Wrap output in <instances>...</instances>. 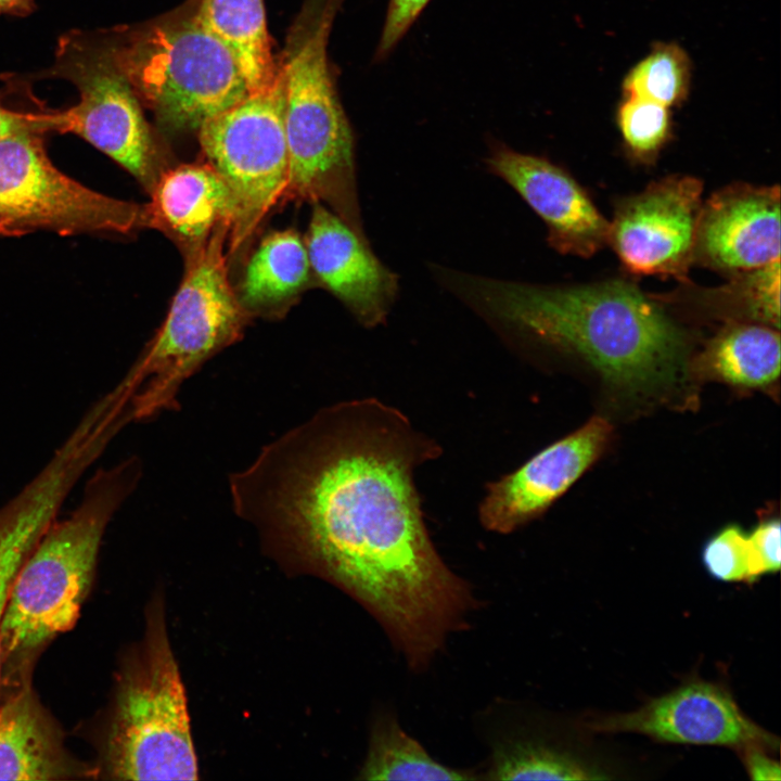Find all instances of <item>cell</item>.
<instances>
[{"instance_id": "6da1fadb", "label": "cell", "mask_w": 781, "mask_h": 781, "mask_svg": "<svg viewBox=\"0 0 781 781\" xmlns=\"http://www.w3.org/2000/svg\"><path fill=\"white\" fill-rule=\"evenodd\" d=\"M440 453L400 410L362 398L320 409L229 477L235 514L350 593L417 671L475 606L431 540L414 484Z\"/></svg>"}, {"instance_id": "7a4b0ae2", "label": "cell", "mask_w": 781, "mask_h": 781, "mask_svg": "<svg viewBox=\"0 0 781 781\" xmlns=\"http://www.w3.org/2000/svg\"><path fill=\"white\" fill-rule=\"evenodd\" d=\"M435 281L509 338L578 355L629 393L673 386L681 376L687 335L662 303L625 280L542 285L432 264Z\"/></svg>"}, {"instance_id": "3957f363", "label": "cell", "mask_w": 781, "mask_h": 781, "mask_svg": "<svg viewBox=\"0 0 781 781\" xmlns=\"http://www.w3.org/2000/svg\"><path fill=\"white\" fill-rule=\"evenodd\" d=\"M141 476L136 456L97 470L78 505L67 517L55 518L26 556L3 612L0 683L33 675L44 648L76 624L106 528Z\"/></svg>"}, {"instance_id": "277c9868", "label": "cell", "mask_w": 781, "mask_h": 781, "mask_svg": "<svg viewBox=\"0 0 781 781\" xmlns=\"http://www.w3.org/2000/svg\"><path fill=\"white\" fill-rule=\"evenodd\" d=\"M345 0H303L278 56L289 152L286 196L343 207L358 194L355 137L336 90L328 43Z\"/></svg>"}, {"instance_id": "5b68a950", "label": "cell", "mask_w": 781, "mask_h": 781, "mask_svg": "<svg viewBox=\"0 0 781 781\" xmlns=\"http://www.w3.org/2000/svg\"><path fill=\"white\" fill-rule=\"evenodd\" d=\"M197 0L130 27L108 29L116 62L141 105L169 133L196 131L248 94L229 48L197 18Z\"/></svg>"}, {"instance_id": "8992f818", "label": "cell", "mask_w": 781, "mask_h": 781, "mask_svg": "<svg viewBox=\"0 0 781 781\" xmlns=\"http://www.w3.org/2000/svg\"><path fill=\"white\" fill-rule=\"evenodd\" d=\"M102 739L99 774L116 780H196L184 686L163 601L148 609L140 643L123 661Z\"/></svg>"}, {"instance_id": "52a82bcc", "label": "cell", "mask_w": 781, "mask_h": 781, "mask_svg": "<svg viewBox=\"0 0 781 781\" xmlns=\"http://www.w3.org/2000/svg\"><path fill=\"white\" fill-rule=\"evenodd\" d=\"M230 225L184 260L185 271L167 316L121 380L132 421L178 408L182 384L213 356L243 337L251 319L229 278L225 252Z\"/></svg>"}, {"instance_id": "ba28073f", "label": "cell", "mask_w": 781, "mask_h": 781, "mask_svg": "<svg viewBox=\"0 0 781 781\" xmlns=\"http://www.w3.org/2000/svg\"><path fill=\"white\" fill-rule=\"evenodd\" d=\"M71 81L78 103L57 113V131L75 133L124 167L150 195L171 156L144 117L113 53L108 29L71 30L42 77Z\"/></svg>"}, {"instance_id": "9c48e42d", "label": "cell", "mask_w": 781, "mask_h": 781, "mask_svg": "<svg viewBox=\"0 0 781 781\" xmlns=\"http://www.w3.org/2000/svg\"><path fill=\"white\" fill-rule=\"evenodd\" d=\"M197 136L204 162L225 181L235 206L228 235L230 267L246 256L261 222L284 200L289 152L280 67L270 86L207 120Z\"/></svg>"}, {"instance_id": "30bf717a", "label": "cell", "mask_w": 781, "mask_h": 781, "mask_svg": "<svg viewBox=\"0 0 781 781\" xmlns=\"http://www.w3.org/2000/svg\"><path fill=\"white\" fill-rule=\"evenodd\" d=\"M142 228H150L146 204L110 197L66 176L50 161L43 135L0 140L1 235L128 234Z\"/></svg>"}, {"instance_id": "8fae6325", "label": "cell", "mask_w": 781, "mask_h": 781, "mask_svg": "<svg viewBox=\"0 0 781 781\" xmlns=\"http://www.w3.org/2000/svg\"><path fill=\"white\" fill-rule=\"evenodd\" d=\"M702 191L697 178L673 175L617 201L607 244L628 272L688 282Z\"/></svg>"}, {"instance_id": "7c38bea8", "label": "cell", "mask_w": 781, "mask_h": 781, "mask_svg": "<svg viewBox=\"0 0 781 781\" xmlns=\"http://www.w3.org/2000/svg\"><path fill=\"white\" fill-rule=\"evenodd\" d=\"M594 732H633L658 742L718 745L740 751L756 746L778 751V737L768 732L739 707L722 686L692 679L652 699L640 708L591 719Z\"/></svg>"}, {"instance_id": "4fadbf2b", "label": "cell", "mask_w": 781, "mask_h": 781, "mask_svg": "<svg viewBox=\"0 0 781 781\" xmlns=\"http://www.w3.org/2000/svg\"><path fill=\"white\" fill-rule=\"evenodd\" d=\"M612 426L601 417L543 448L520 468L486 485L481 524L509 534L537 518L602 454Z\"/></svg>"}, {"instance_id": "5bb4252c", "label": "cell", "mask_w": 781, "mask_h": 781, "mask_svg": "<svg viewBox=\"0 0 781 781\" xmlns=\"http://www.w3.org/2000/svg\"><path fill=\"white\" fill-rule=\"evenodd\" d=\"M485 163L540 217L556 252L588 258L607 244L609 220L562 167L498 141L491 143Z\"/></svg>"}, {"instance_id": "9a60e30c", "label": "cell", "mask_w": 781, "mask_h": 781, "mask_svg": "<svg viewBox=\"0 0 781 781\" xmlns=\"http://www.w3.org/2000/svg\"><path fill=\"white\" fill-rule=\"evenodd\" d=\"M780 188L735 182L702 203L693 264L728 276L780 260Z\"/></svg>"}, {"instance_id": "2e32d148", "label": "cell", "mask_w": 781, "mask_h": 781, "mask_svg": "<svg viewBox=\"0 0 781 781\" xmlns=\"http://www.w3.org/2000/svg\"><path fill=\"white\" fill-rule=\"evenodd\" d=\"M304 242L315 285L336 297L367 329L384 323L397 298L399 278L343 219L320 203Z\"/></svg>"}, {"instance_id": "e0dca14e", "label": "cell", "mask_w": 781, "mask_h": 781, "mask_svg": "<svg viewBox=\"0 0 781 781\" xmlns=\"http://www.w3.org/2000/svg\"><path fill=\"white\" fill-rule=\"evenodd\" d=\"M99 778L64 745L62 730L40 703L31 676L0 684V780Z\"/></svg>"}, {"instance_id": "ac0fdd59", "label": "cell", "mask_w": 781, "mask_h": 781, "mask_svg": "<svg viewBox=\"0 0 781 781\" xmlns=\"http://www.w3.org/2000/svg\"><path fill=\"white\" fill-rule=\"evenodd\" d=\"M148 203L150 228L169 238L184 260L196 254L235 206L221 177L207 163L172 165L159 177Z\"/></svg>"}, {"instance_id": "d6986e66", "label": "cell", "mask_w": 781, "mask_h": 781, "mask_svg": "<svg viewBox=\"0 0 781 781\" xmlns=\"http://www.w3.org/2000/svg\"><path fill=\"white\" fill-rule=\"evenodd\" d=\"M313 285L304 238L284 229L263 236L245 260L234 290L249 318L279 319Z\"/></svg>"}, {"instance_id": "ffe728a7", "label": "cell", "mask_w": 781, "mask_h": 781, "mask_svg": "<svg viewBox=\"0 0 781 781\" xmlns=\"http://www.w3.org/2000/svg\"><path fill=\"white\" fill-rule=\"evenodd\" d=\"M71 476L55 465L43 469L0 508V676L1 623L12 581L31 549L73 489Z\"/></svg>"}, {"instance_id": "44dd1931", "label": "cell", "mask_w": 781, "mask_h": 781, "mask_svg": "<svg viewBox=\"0 0 781 781\" xmlns=\"http://www.w3.org/2000/svg\"><path fill=\"white\" fill-rule=\"evenodd\" d=\"M778 329L751 322H729L696 358L700 373L734 386L757 388L780 374Z\"/></svg>"}, {"instance_id": "7402d4cb", "label": "cell", "mask_w": 781, "mask_h": 781, "mask_svg": "<svg viewBox=\"0 0 781 781\" xmlns=\"http://www.w3.org/2000/svg\"><path fill=\"white\" fill-rule=\"evenodd\" d=\"M196 15L232 52L248 92L274 81L279 63L272 53L264 0H197Z\"/></svg>"}, {"instance_id": "603a6c76", "label": "cell", "mask_w": 781, "mask_h": 781, "mask_svg": "<svg viewBox=\"0 0 781 781\" xmlns=\"http://www.w3.org/2000/svg\"><path fill=\"white\" fill-rule=\"evenodd\" d=\"M362 780H473L472 771L450 768L434 758L399 726L380 714L373 721L367 757L359 770Z\"/></svg>"}, {"instance_id": "cb8c5ba5", "label": "cell", "mask_w": 781, "mask_h": 781, "mask_svg": "<svg viewBox=\"0 0 781 781\" xmlns=\"http://www.w3.org/2000/svg\"><path fill=\"white\" fill-rule=\"evenodd\" d=\"M675 294L729 322L780 328V260L730 276V281L718 287H690Z\"/></svg>"}, {"instance_id": "d4e9b609", "label": "cell", "mask_w": 781, "mask_h": 781, "mask_svg": "<svg viewBox=\"0 0 781 781\" xmlns=\"http://www.w3.org/2000/svg\"><path fill=\"white\" fill-rule=\"evenodd\" d=\"M692 61L677 42L660 41L625 74L623 97L649 100L668 108L682 105L692 84Z\"/></svg>"}, {"instance_id": "484cf974", "label": "cell", "mask_w": 781, "mask_h": 781, "mask_svg": "<svg viewBox=\"0 0 781 781\" xmlns=\"http://www.w3.org/2000/svg\"><path fill=\"white\" fill-rule=\"evenodd\" d=\"M491 780H598L605 774L579 758L533 741L498 745L487 770Z\"/></svg>"}, {"instance_id": "4316f807", "label": "cell", "mask_w": 781, "mask_h": 781, "mask_svg": "<svg viewBox=\"0 0 781 781\" xmlns=\"http://www.w3.org/2000/svg\"><path fill=\"white\" fill-rule=\"evenodd\" d=\"M615 120L625 151L639 163L654 162L673 138L670 108L649 100L623 97Z\"/></svg>"}, {"instance_id": "83f0119b", "label": "cell", "mask_w": 781, "mask_h": 781, "mask_svg": "<svg viewBox=\"0 0 781 781\" xmlns=\"http://www.w3.org/2000/svg\"><path fill=\"white\" fill-rule=\"evenodd\" d=\"M702 562L708 574L720 581L754 582L759 578L747 534L738 525L724 527L704 545Z\"/></svg>"}, {"instance_id": "f1b7e54d", "label": "cell", "mask_w": 781, "mask_h": 781, "mask_svg": "<svg viewBox=\"0 0 781 781\" xmlns=\"http://www.w3.org/2000/svg\"><path fill=\"white\" fill-rule=\"evenodd\" d=\"M431 0H389L374 61L385 60Z\"/></svg>"}, {"instance_id": "f546056e", "label": "cell", "mask_w": 781, "mask_h": 781, "mask_svg": "<svg viewBox=\"0 0 781 781\" xmlns=\"http://www.w3.org/2000/svg\"><path fill=\"white\" fill-rule=\"evenodd\" d=\"M780 521H761L747 534L748 543L758 577L780 569Z\"/></svg>"}, {"instance_id": "4dcf8cb0", "label": "cell", "mask_w": 781, "mask_h": 781, "mask_svg": "<svg viewBox=\"0 0 781 781\" xmlns=\"http://www.w3.org/2000/svg\"><path fill=\"white\" fill-rule=\"evenodd\" d=\"M57 131V113H21L0 104V140L22 133Z\"/></svg>"}, {"instance_id": "1f68e13d", "label": "cell", "mask_w": 781, "mask_h": 781, "mask_svg": "<svg viewBox=\"0 0 781 781\" xmlns=\"http://www.w3.org/2000/svg\"><path fill=\"white\" fill-rule=\"evenodd\" d=\"M738 752L752 780L779 781L781 779L780 764L768 755L769 751L750 746Z\"/></svg>"}, {"instance_id": "d6a6232c", "label": "cell", "mask_w": 781, "mask_h": 781, "mask_svg": "<svg viewBox=\"0 0 781 781\" xmlns=\"http://www.w3.org/2000/svg\"><path fill=\"white\" fill-rule=\"evenodd\" d=\"M35 8V0H0V14L27 16Z\"/></svg>"}]
</instances>
